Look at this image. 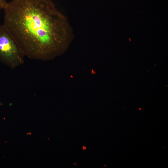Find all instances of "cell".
<instances>
[{"instance_id": "cell-1", "label": "cell", "mask_w": 168, "mask_h": 168, "mask_svg": "<svg viewBox=\"0 0 168 168\" xmlns=\"http://www.w3.org/2000/svg\"><path fill=\"white\" fill-rule=\"evenodd\" d=\"M3 10V25L24 57L46 60L63 52L71 31L52 0H12Z\"/></svg>"}, {"instance_id": "cell-2", "label": "cell", "mask_w": 168, "mask_h": 168, "mask_svg": "<svg viewBox=\"0 0 168 168\" xmlns=\"http://www.w3.org/2000/svg\"><path fill=\"white\" fill-rule=\"evenodd\" d=\"M24 56L3 25H0V60L12 69L24 64Z\"/></svg>"}, {"instance_id": "cell-3", "label": "cell", "mask_w": 168, "mask_h": 168, "mask_svg": "<svg viewBox=\"0 0 168 168\" xmlns=\"http://www.w3.org/2000/svg\"><path fill=\"white\" fill-rule=\"evenodd\" d=\"M7 2L6 0H0V12L5 8Z\"/></svg>"}, {"instance_id": "cell-4", "label": "cell", "mask_w": 168, "mask_h": 168, "mask_svg": "<svg viewBox=\"0 0 168 168\" xmlns=\"http://www.w3.org/2000/svg\"><path fill=\"white\" fill-rule=\"evenodd\" d=\"M2 102L0 100V105H2Z\"/></svg>"}]
</instances>
